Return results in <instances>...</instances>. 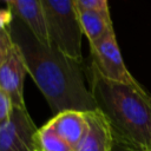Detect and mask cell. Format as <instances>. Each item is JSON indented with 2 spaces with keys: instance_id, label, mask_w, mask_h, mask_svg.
I'll use <instances>...</instances> for the list:
<instances>
[{
  "instance_id": "obj_4",
  "label": "cell",
  "mask_w": 151,
  "mask_h": 151,
  "mask_svg": "<svg viewBox=\"0 0 151 151\" xmlns=\"http://www.w3.org/2000/svg\"><path fill=\"white\" fill-rule=\"evenodd\" d=\"M93 66L104 78L129 85H140L129 72L123 61L114 31L111 29L94 44H90Z\"/></svg>"
},
{
  "instance_id": "obj_10",
  "label": "cell",
  "mask_w": 151,
  "mask_h": 151,
  "mask_svg": "<svg viewBox=\"0 0 151 151\" xmlns=\"http://www.w3.org/2000/svg\"><path fill=\"white\" fill-rule=\"evenodd\" d=\"M78 14L83 34L87 38L88 44L97 42L107 32L113 29L110 13L96 9H84L79 11Z\"/></svg>"
},
{
  "instance_id": "obj_2",
  "label": "cell",
  "mask_w": 151,
  "mask_h": 151,
  "mask_svg": "<svg viewBox=\"0 0 151 151\" xmlns=\"http://www.w3.org/2000/svg\"><path fill=\"white\" fill-rule=\"evenodd\" d=\"M90 91L113 138L151 151V96L142 85L109 80L91 66Z\"/></svg>"
},
{
  "instance_id": "obj_13",
  "label": "cell",
  "mask_w": 151,
  "mask_h": 151,
  "mask_svg": "<svg viewBox=\"0 0 151 151\" xmlns=\"http://www.w3.org/2000/svg\"><path fill=\"white\" fill-rule=\"evenodd\" d=\"M13 107V103L8 94L0 88V127L9 120Z\"/></svg>"
},
{
  "instance_id": "obj_15",
  "label": "cell",
  "mask_w": 151,
  "mask_h": 151,
  "mask_svg": "<svg viewBox=\"0 0 151 151\" xmlns=\"http://www.w3.org/2000/svg\"><path fill=\"white\" fill-rule=\"evenodd\" d=\"M14 14L9 8H0V28L8 29L13 22Z\"/></svg>"
},
{
  "instance_id": "obj_14",
  "label": "cell",
  "mask_w": 151,
  "mask_h": 151,
  "mask_svg": "<svg viewBox=\"0 0 151 151\" xmlns=\"http://www.w3.org/2000/svg\"><path fill=\"white\" fill-rule=\"evenodd\" d=\"M74 4L78 12L84 9H96V11L110 13L107 0H74Z\"/></svg>"
},
{
  "instance_id": "obj_1",
  "label": "cell",
  "mask_w": 151,
  "mask_h": 151,
  "mask_svg": "<svg viewBox=\"0 0 151 151\" xmlns=\"http://www.w3.org/2000/svg\"><path fill=\"white\" fill-rule=\"evenodd\" d=\"M9 32L28 74L44 94L54 116L64 111L90 112L98 109L90 88L85 85L80 63L50 42L41 41L15 15Z\"/></svg>"
},
{
  "instance_id": "obj_11",
  "label": "cell",
  "mask_w": 151,
  "mask_h": 151,
  "mask_svg": "<svg viewBox=\"0 0 151 151\" xmlns=\"http://www.w3.org/2000/svg\"><path fill=\"white\" fill-rule=\"evenodd\" d=\"M35 146L37 151H74L47 124L38 129Z\"/></svg>"
},
{
  "instance_id": "obj_8",
  "label": "cell",
  "mask_w": 151,
  "mask_h": 151,
  "mask_svg": "<svg viewBox=\"0 0 151 151\" xmlns=\"http://www.w3.org/2000/svg\"><path fill=\"white\" fill-rule=\"evenodd\" d=\"M46 124L74 151L83 140L87 129L86 114L80 111L60 112L53 116Z\"/></svg>"
},
{
  "instance_id": "obj_6",
  "label": "cell",
  "mask_w": 151,
  "mask_h": 151,
  "mask_svg": "<svg viewBox=\"0 0 151 151\" xmlns=\"http://www.w3.org/2000/svg\"><path fill=\"white\" fill-rule=\"evenodd\" d=\"M27 68L20 51L13 50L11 55L0 65V88L11 98L14 107L26 109L24 100V80Z\"/></svg>"
},
{
  "instance_id": "obj_12",
  "label": "cell",
  "mask_w": 151,
  "mask_h": 151,
  "mask_svg": "<svg viewBox=\"0 0 151 151\" xmlns=\"http://www.w3.org/2000/svg\"><path fill=\"white\" fill-rule=\"evenodd\" d=\"M14 48L15 45L11 37L9 28L8 29L0 28V65L11 55Z\"/></svg>"
},
{
  "instance_id": "obj_9",
  "label": "cell",
  "mask_w": 151,
  "mask_h": 151,
  "mask_svg": "<svg viewBox=\"0 0 151 151\" xmlns=\"http://www.w3.org/2000/svg\"><path fill=\"white\" fill-rule=\"evenodd\" d=\"M44 42H48L41 0H1Z\"/></svg>"
},
{
  "instance_id": "obj_7",
  "label": "cell",
  "mask_w": 151,
  "mask_h": 151,
  "mask_svg": "<svg viewBox=\"0 0 151 151\" xmlns=\"http://www.w3.org/2000/svg\"><path fill=\"white\" fill-rule=\"evenodd\" d=\"M86 133L76 151H111L113 144L112 129L100 110L85 112Z\"/></svg>"
},
{
  "instance_id": "obj_3",
  "label": "cell",
  "mask_w": 151,
  "mask_h": 151,
  "mask_svg": "<svg viewBox=\"0 0 151 151\" xmlns=\"http://www.w3.org/2000/svg\"><path fill=\"white\" fill-rule=\"evenodd\" d=\"M48 42L81 63L83 29L74 0H41Z\"/></svg>"
},
{
  "instance_id": "obj_16",
  "label": "cell",
  "mask_w": 151,
  "mask_h": 151,
  "mask_svg": "<svg viewBox=\"0 0 151 151\" xmlns=\"http://www.w3.org/2000/svg\"><path fill=\"white\" fill-rule=\"evenodd\" d=\"M111 151H145V150L138 149V147H136V146H133L131 144H127V143H125L123 140L113 138V144H112Z\"/></svg>"
},
{
  "instance_id": "obj_5",
  "label": "cell",
  "mask_w": 151,
  "mask_h": 151,
  "mask_svg": "<svg viewBox=\"0 0 151 151\" xmlns=\"http://www.w3.org/2000/svg\"><path fill=\"white\" fill-rule=\"evenodd\" d=\"M37 132L27 109L13 107L9 120L0 127V151H37Z\"/></svg>"
}]
</instances>
